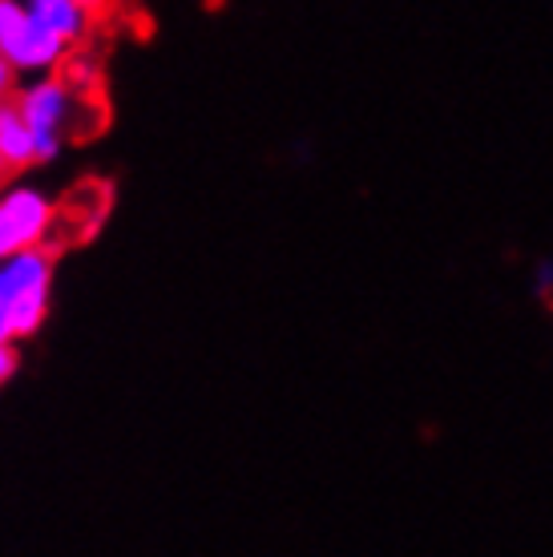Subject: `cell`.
<instances>
[{"instance_id":"6da1fadb","label":"cell","mask_w":553,"mask_h":557,"mask_svg":"<svg viewBox=\"0 0 553 557\" xmlns=\"http://www.w3.org/2000/svg\"><path fill=\"white\" fill-rule=\"evenodd\" d=\"M16 106L33 126V146H37V166H53L70 134H82V117H101L89 94H82L65 73H41L25 77L16 89Z\"/></svg>"},{"instance_id":"9c48e42d","label":"cell","mask_w":553,"mask_h":557,"mask_svg":"<svg viewBox=\"0 0 553 557\" xmlns=\"http://www.w3.org/2000/svg\"><path fill=\"white\" fill-rule=\"evenodd\" d=\"M21 82H25V77H21V73H16L13 65L4 61V57H0V101L16 98V89H21Z\"/></svg>"},{"instance_id":"277c9868","label":"cell","mask_w":553,"mask_h":557,"mask_svg":"<svg viewBox=\"0 0 553 557\" xmlns=\"http://www.w3.org/2000/svg\"><path fill=\"white\" fill-rule=\"evenodd\" d=\"M57 210L53 195L33 186V182H0V259L49 243L57 231Z\"/></svg>"},{"instance_id":"52a82bcc","label":"cell","mask_w":553,"mask_h":557,"mask_svg":"<svg viewBox=\"0 0 553 557\" xmlns=\"http://www.w3.org/2000/svg\"><path fill=\"white\" fill-rule=\"evenodd\" d=\"M61 73H65L82 94H97V85H101V73H97V65L89 57H70V61L61 65Z\"/></svg>"},{"instance_id":"3957f363","label":"cell","mask_w":553,"mask_h":557,"mask_svg":"<svg viewBox=\"0 0 553 557\" xmlns=\"http://www.w3.org/2000/svg\"><path fill=\"white\" fill-rule=\"evenodd\" d=\"M70 53L73 45L65 37H57L25 0H0V57L21 77L57 73L70 61Z\"/></svg>"},{"instance_id":"8fae6325","label":"cell","mask_w":553,"mask_h":557,"mask_svg":"<svg viewBox=\"0 0 553 557\" xmlns=\"http://www.w3.org/2000/svg\"><path fill=\"white\" fill-rule=\"evenodd\" d=\"M9 174H13V170H9V166H4V158H0V182H4V178H9Z\"/></svg>"},{"instance_id":"8992f818","label":"cell","mask_w":553,"mask_h":557,"mask_svg":"<svg viewBox=\"0 0 553 557\" xmlns=\"http://www.w3.org/2000/svg\"><path fill=\"white\" fill-rule=\"evenodd\" d=\"M25 4L70 45H82L97 21V9L89 0H25Z\"/></svg>"},{"instance_id":"7a4b0ae2","label":"cell","mask_w":553,"mask_h":557,"mask_svg":"<svg viewBox=\"0 0 553 557\" xmlns=\"http://www.w3.org/2000/svg\"><path fill=\"white\" fill-rule=\"evenodd\" d=\"M53 278H57V247L37 243L25 251L0 259V311L9 320L13 339H33L49 320L53 307Z\"/></svg>"},{"instance_id":"30bf717a","label":"cell","mask_w":553,"mask_h":557,"mask_svg":"<svg viewBox=\"0 0 553 557\" xmlns=\"http://www.w3.org/2000/svg\"><path fill=\"white\" fill-rule=\"evenodd\" d=\"M13 339V332H9V320H4V311H0V344H9Z\"/></svg>"},{"instance_id":"ba28073f","label":"cell","mask_w":553,"mask_h":557,"mask_svg":"<svg viewBox=\"0 0 553 557\" xmlns=\"http://www.w3.org/2000/svg\"><path fill=\"white\" fill-rule=\"evenodd\" d=\"M16 368H21V351H16V339H9L0 344V388L16 376Z\"/></svg>"},{"instance_id":"5b68a950","label":"cell","mask_w":553,"mask_h":557,"mask_svg":"<svg viewBox=\"0 0 553 557\" xmlns=\"http://www.w3.org/2000/svg\"><path fill=\"white\" fill-rule=\"evenodd\" d=\"M0 158H4V166L21 174V170L37 166V146H33V126H28V117L21 113L16 98L0 101Z\"/></svg>"}]
</instances>
